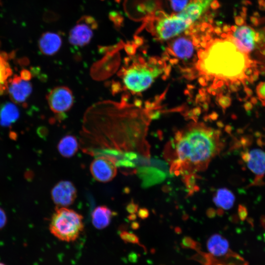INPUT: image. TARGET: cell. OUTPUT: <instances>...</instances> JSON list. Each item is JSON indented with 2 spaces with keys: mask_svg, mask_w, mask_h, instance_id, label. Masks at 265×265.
Returning <instances> with one entry per match:
<instances>
[{
  "mask_svg": "<svg viewBox=\"0 0 265 265\" xmlns=\"http://www.w3.org/2000/svg\"><path fill=\"white\" fill-rule=\"evenodd\" d=\"M175 142L177 159L171 169L179 174L206 169L221 146L219 134L200 124H192L177 133Z\"/></svg>",
  "mask_w": 265,
  "mask_h": 265,
  "instance_id": "1",
  "label": "cell"
},
{
  "mask_svg": "<svg viewBox=\"0 0 265 265\" xmlns=\"http://www.w3.org/2000/svg\"><path fill=\"white\" fill-rule=\"evenodd\" d=\"M198 53L197 68L201 75L225 82H243L253 62L230 41L212 40Z\"/></svg>",
  "mask_w": 265,
  "mask_h": 265,
  "instance_id": "2",
  "label": "cell"
},
{
  "mask_svg": "<svg viewBox=\"0 0 265 265\" xmlns=\"http://www.w3.org/2000/svg\"><path fill=\"white\" fill-rule=\"evenodd\" d=\"M152 62L142 57L134 58L130 63L126 60L118 73L123 87L132 94L147 89L162 71Z\"/></svg>",
  "mask_w": 265,
  "mask_h": 265,
  "instance_id": "3",
  "label": "cell"
},
{
  "mask_svg": "<svg viewBox=\"0 0 265 265\" xmlns=\"http://www.w3.org/2000/svg\"><path fill=\"white\" fill-rule=\"evenodd\" d=\"M49 228L51 233L59 239L74 241L84 228L83 216L66 207H57L52 215Z\"/></svg>",
  "mask_w": 265,
  "mask_h": 265,
  "instance_id": "4",
  "label": "cell"
},
{
  "mask_svg": "<svg viewBox=\"0 0 265 265\" xmlns=\"http://www.w3.org/2000/svg\"><path fill=\"white\" fill-rule=\"evenodd\" d=\"M236 26L234 30L228 32L227 39L232 42L241 52L248 54L253 51L261 38L259 33L249 26Z\"/></svg>",
  "mask_w": 265,
  "mask_h": 265,
  "instance_id": "5",
  "label": "cell"
},
{
  "mask_svg": "<svg viewBox=\"0 0 265 265\" xmlns=\"http://www.w3.org/2000/svg\"><path fill=\"white\" fill-rule=\"evenodd\" d=\"M98 23L91 16H83L76 22L69 33V41L75 47H82L88 44L91 40Z\"/></svg>",
  "mask_w": 265,
  "mask_h": 265,
  "instance_id": "6",
  "label": "cell"
},
{
  "mask_svg": "<svg viewBox=\"0 0 265 265\" xmlns=\"http://www.w3.org/2000/svg\"><path fill=\"white\" fill-rule=\"evenodd\" d=\"M48 104L55 114L63 115L73 106L74 96L72 90L65 86H58L51 89L47 95Z\"/></svg>",
  "mask_w": 265,
  "mask_h": 265,
  "instance_id": "7",
  "label": "cell"
},
{
  "mask_svg": "<svg viewBox=\"0 0 265 265\" xmlns=\"http://www.w3.org/2000/svg\"><path fill=\"white\" fill-rule=\"evenodd\" d=\"M116 162V159L108 155L95 158L90 165V173L93 178L101 183L112 180L117 173Z\"/></svg>",
  "mask_w": 265,
  "mask_h": 265,
  "instance_id": "8",
  "label": "cell"
},
{
  "mask_svg": "<svg viewBox=\"0 0 265 265\" xmlns=\"http://www.w3.org/2000/svg\"><path fill=\"white\" fill-rule=\"evenodd\" d=\"M7 89L12 101L17 104H24L32 90L30 80L15 75L8 80Z\"/></svg>",
  "mask_w": 265,
  "mask_h": 265,
  "instance_id": "9",
  "label": "cell"
},
{
  "mask_svg": "<svg viewBox=\"0 0 265 265\" xmlns=\"http://www.w3.org/2000/svg\"><path fill=\"white\" fill-rule=\"evenodd\" d=\"M189 27L185 21L176 15L166 16L159 21L156 29L161 40H167L175 36Z\"/></svg>",
  "mask_w": 265,
  "mask_h": 265,
  "instance_id": "10",
  "label": "cell"
},
{
  "mask_svg": "<svg viewBox=\"0 0 265 265\" xmlns=\"http://www.w3.org/2000/svg\"><path fill=\"white\" fill-rule=\"evenodd\" d=\"M52 198L57 207H66L73 204L77 191L74 185L69 181H61L53 188Z\"/></svg>",
  "mask_w": 265,
  "mask_h": 265,
  "instance_id": "11",
  "label": "cell"
},
{
  "mask_svg": "<svg viewBox=\"0 0 265 265\" xmlns=\"http://www.w3.org/2000/svg\"><path fill=\"white\" fill-rule=\"evenodd\" d=\"M62 40L60 35L53 32H45L40 36L38 47L42 54L53 55L57 53L61 47Z\"/></svg>",
  "mask_w": 265,
  "mask_h": 265,
  "instance_id": "12",
  "label": "cell"
},
{
  "mask_svg": "<svg viewBox=\"0 0 265 265\" xmlns=\"http://www.w3.org/2000/svg\"><path fill=\"white\" fill-rule=\"evenodd\" d=\"M248 168L258 176L265 174V152L259 149H253L243 156Z\"/></svg>",
  "mask_w": 265,
  "mask_h": 265,
  "instance_id": "13",
  "label": "cell"
},
{
  "mask_svg": "<svg viewBox=\"0 0 265 265\" xmlns=\"http://www.w3.org/2000/svg\"><path fill=\"white\" fill-rule=\"evenodd\" d=\"M207 247L209 253L215 257H221L235 254L230 250L228 240L218 234H213L209 238Z\"/></svg>",
  "mask_w": 265,
  "mask_h": 265,
  "instance_id": "14",
  "label": "cell"
},
{
  "mask_svg": "<svg viewBox=\"0 0 265 265\" xmlns=\"http://www.w3.org/2000/svg\"><path fill=\"white\" fill-rule=\"evenodd\" d=\"M114 212L105 205L97 207L91 214L92 223L97 229H103L110 224Z\"/></svg>",
  "mask_w": 265,
  "mask_h": 265,
  "instance_id": "15",
  "label": "cell"
},
{
  "mask_svg": "<svg viewBox=\"0 0 265 265\" xmlns=\"http://www.w3.org/2000/svg\"><path fill=\"white\" fill-rule=\"evenodd\" d=\"M171 47L173 54L181 59L190 58L194 51L193 43L184 37H180L174 40Z\"/></svg>",
  "mask_w": 265,
  "mask_h": 265,
  "instance_id": "16",
  "label": "cell"
},
{
  "mask_svg": "<svg viewBox=\"0 0 265 265\" xmlns=\"http://www.w3.org/2000/svg\"><path fill=\"white\" fill-rule=\"evenodd\" d=\"M19 115V109L14 103H5L0 106V125L10 126L17 120Z\"/></svg>",
  "mask_w": 265,
  "mask_h": 265,
  "instance_id": "17",
  "label": "cell"
},
{
  "mask_svg": "<svg viewBox=\"0 0 265 265\" xmlns=\"http://www.w3.org/2000/svg\"><path fill=\"white\" fill-rule=\"evenodd\" d=\"M79 144L77 138L73 135L67 134L59 141L57 149L59 154L65 158H71L78 152Z\"/></svg>",
  "mask_w": 265,
  "mask_h": 265,
  "instance_id": "18",
  "label": "cell"
},
{
  "mask_svg": "<svg viewBox=\"0 0 265 265\" xmlns=\"http://www.w3.org/2000/svg\"><path fill=\"white\" fill-rule=\"evenodd\" d=\"M12 74L8 54L0 52V95L7 89L8 82Z\"/></svg>",
  "mask_w": 265,
  "mask_h": 265,
  "instance_id": "19",
  "label": "cell"
},
{
  "mask_svg": "<svg viewBox=\"0 0 265 265\" xmlns=\"http://www.w3.org/2000/svg\"><path fill=\"white\" fill-rule=\"evenodd\" d=\"M213 201L217 207L227 210L233 206L235 197L229 189L220 188L217 189L215 196L213 198Z\"/></svg>",
  "mask_w": 265,
  "mask_h": 265,
  "instance_id": "20",
  "label": "cell"
},
{
  "mask_svg": "<svg viewBox=\"0 0 265 265\" xmlns=\"http://www.w3.org/2000/svg\"><path fill=\"white\" fill-rule=\"evenodd\" d=\"M205 11L204 7L200 3L198 2H190L186 6L181 12L176 15V16L184 21L186 19H189L194 22Z\"/></svg>",
  "mask_w": 265,
  "mask_h": 265,
  "instance_id": "21",
  "label": "cell"
},
{
  "mask_svg": "<svg viewBox=\"0 0 265 265\" xmlns=\"http://www.w3.org/2000/svg\"><path fill=\"white\" fill-rule=\"evenodd\" d=\"M172 9L174 11H182L187 5L188 0H170Z\"/></svg>",
  "mask_w": 265,
  "mask_h": 265,
  "instance_id": "22",
  "label": "cell"
},
{
  "mask_svg": "<svg viewBox=\"0 0 265 265\" xmlns=\"http://www.w3.org/2000/svg\"><path fill=\"white\" fill-rule=\"evenodd\" d=\"M121 238L126 242L132 243H138V238L133 234L127 231H122L120 233Z\"/></svg>",
  "mask_w": 265,
  "mask_h": 265,
  "instance_id": "23",
  "label": "cell"
},
{
  "mask_svg": "<svg viewBox=\"0 0 265 265\" xmlns=\"http://www.w3.org/2000/svg\"><path fill=\"white\" fill-rule=\"evenodd\" d=\"M256 93L260 100L265 103V81L258 84L256 87Z\"/></svg>",
  "mask_w": 265,
  "mask_h": 265,
  "instance_id": "24",
  "label": "cell"
},
{
  "mask_svg": "<svg viewBox=\"0 0 265 265\" xmlns=\"http://www.w3.org/2000/svg\"><path fill=\"white\" fill-rule=\"evenodd\" d=\"M138 216L142 219L147 218L149 215V212L146 208H140L138 211Z\"/></svg>",
  "mask_w": 265,
  "mask_h": 265,
  "instance_id": "25",
  "label": "cell"
},
{
  "mask_svg": "<svg viewBox=\"0 0 265 265\" xmlns=\"http://www.w3.org/2000/svg\"><path fill=\"white\" fill-rule=\"evenodd\" d=\"M127 210L129 212L134 213L137 212L138 205L132 202L128 205Z\"/></svg>",
  "mask_w": 265,
  "mask_h": 265,
  "instance_id": "26",
  "label": "cell"
},
{
  "mask_svg": "<svg viewBox=\"0 0 265 265\" xmlns=\"http://www.w3.org/2000/svg\"><path fill=\"white\" fill-rule=\"evenodd\" d=\"M6 221V217L4 211L0 208V229L5 225Z\"/></svg>",
  "mask_w": 265,
  "mask_h": 265,
  "instance_id": "27",
  "label": "cell"
},
{
  "mask_svg": "<svg viewBox=\"0 0 265 265\" xmlns=\"http://www.w3.org/2000/svg\"><path fill=\"white\" fill-rule=\"evenodd\" d=\"M145 6L146 9L148 12H152L156 8V4L153 1H150Z\"/></svg>",
  "mask_w": 265,
  "mask_h": 265,
  "instance_id": "28",
  "label": "cell"
},
{
  "mask_svg": "<svg viewBox=\"0 0 265 265\" xmlns=\"http://www.w3.org/2000/svg\"><path fill=\"white\" fill-rule=\"evenodd\" d=\"M238 214L240 218L243 219L245 217L246 211L243 206L240 205L238 208Z\"/></svg>",
  "mask_w": 265,
  "mask_h": 265,
  "instance_id": "29",
  "label": "cell"
},
{
  "mask_svg": "<svg viewBox=\"0 0 265 265\" xmlns=\"http://www.w3.org/2000/svg\"><path fill=\"white\" fill-rule=\"evenodd\" d=\"M210 6L212 10H216L220 7V4L217 0H213Z\"/></svg>",
  "mask_w": 265,
  "mask_h": 265,
  "instance_id": "30",
  "label": "cell"
},
{
  "mask_svg": "<svg viewBox=\"0 0 265 265\" xmlns=\"http://www.w3.org/2000/svg\"><path fill=\"white\" fill-rule=\"evenodd\" d=\"M216 211L212 208L208 209L206 212L207 216L210 218L214 217L216 215Z\"/></svg>",
  "mask_w": 265,
  "mask_h": 265,
  "instance_id": "31",
  "label": "cell"
},
{
  "mask_svg": "<svg viewBox=\"0 0 265 265\" xmlns=\"http://www.w3.org/2000/svg\"><path fill=\"white\" fill-rule=\"evenodd\" d=\"M235 22L238 26H241L243 24V20L241 17L237 16L236 17Z\"/></svg>",
  "mask_w": 265,
  "mask_h": 265,
  "instance_id": "32",
  "label": "cell"
},
{
  "mask_svg": "<svg viewBox=\"0 0 265 265\" xmlns=\"http://www.w3.org/2000/svg\"><path fill=\"white\" fill-rule=\"evenodd\" d=\"M213 31L217 34H220L222 32V30L220 27H216L213 29Z\"/></svg>",
  "mask_w": 265,
  "mask_h": 265,
  "instance_id": "33",
  "label": "cell"
},
{
  "mask_svg": "<svg viewBox=\"0 0 265 265\" xmlns=\"http://www.w3.org/2000/svg\"><path fill=\"white\" fill-rule=\"evenodd\" d=\"M222 30L225 32H229L231 30L230 27L227 25H225L223 26Z\"/></svg>",
  "mask_w": 265,
  "mask_h": 265,
  "instance_id": "34",
  "label": "cell"
},
{
  "mask_svg": "<svg viewBox=\"0 0 265 265\" xmlns=\"http://www.w3.org/2000/svg\"><path fill=\"white\" fill-rule=\"evenodd\" d=\"M208 26H209V24L206 23V22H204V23H203L201 25V26L205 28H206L208 27Z\"/></svg>",
  "mask_w": 265,
  "mask_h": 265,
  "instance_id": "35",
  "label": "cell"
},
{
  "mask_svg": "<svg viewBox=\"0 0 265 265\" xmlns=\"http://www.w3.org/2000/svg\"><path fill=\"white\" fill-rule=\"evenodd\" d=\"M221 37L222 38H226L227 36V34L226 33H223L221 34Z\"/></svg>",
  "mask_w": 265,
  "mask_h": 265,
  "instance_id": "36",
  "label": "cell"
},
{
  "mask_svg": "<svg viewBox=\"0 0 265 265\" xmlns=\"http://www.w3.org/2000/svg\"><path fill=\"white\" fill-rule=\"evenodd\" d=\"M0 265H5V264L2 263H0Z\"/></svg>",
  "mask_w": 265,
  "mask_h": 265,
  "instance_id": "37",
  "label": "cell"
},
{
  "mask_svg": "<svg viewBox=\"0 0 265 265\" xmlns=\"http://www.w3.org/2000/svg\"></svg>",
  "mask_w": 265,
  "mask_h": 265,
  "instance_id": "38",
  "label": "cell"
}]
</instances>
